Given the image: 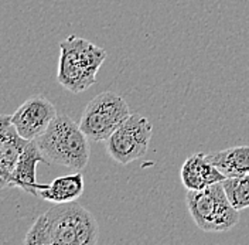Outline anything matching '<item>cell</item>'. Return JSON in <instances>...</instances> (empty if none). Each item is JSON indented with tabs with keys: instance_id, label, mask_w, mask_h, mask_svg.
Masks as SVG:
<instances>
[{
	"instance_id": "cell-1",
	"label": "cell",
	"mask_w": 249,
	"mask_h": 245,
	"mask_svg": "<svg viewBox=\"0 0 249 245\" xmlns=\"http://www.w3.org/2000/svg\"><path fill=\"white\" fill-rule=\"evenodd\" d=\"M99 227L93 215L77 201L58 203L31 226L26 245H95Z\"/></svg>"
},
{
	"instance_id": "cell-2",
	"label": "cell",
	"mask_w": 249,
	"mask_h": 245,
	"mask_svg": "<svg viewBox=\"0 0 249 245\" xmlns=\"http://www.w3.org/2000/svg\"><path fill=\"white\" fill-rule=\"evenodd\" d=\"M48 163H57L72 171H81L89 160V139L65 115H57L47 131L34 139Z\"/></svg>"
},
{
	"instance_id": "cell-3",
	"label": "cell",
	"mask_w": 249,
	"mask_h": 245,
	"mask_svg": "<svg viewBox=\"0 0 249 245\" xmlns=\"http://www.w3.org/2000/svg\"><path fill=\"white\" fill-rule=\"evenodd\" d=\"M57 79L68 91L79 94L96 82V73L107 58V51L77 36H70L60 44Z\"/></svg>"
},
{
	"instance_id": "cell-4",
	"label": "cell",
	"mask_w": 249,
	"mask_h": 245,
	"mask_svg": "<svg viewBox=\"0 0 249 245\" xmlns=\"http://www.w3.org/2000/svg\"><path fill=\"white\" fill-rule=\"evenodd\" d=\"M186 203L196 226L205 232L230 231L239 221V210L230 201L222 182L188 190Z\"/></svg>"
},
{
	"instance_id": "cell-5",
	"label": "cell",
	"mask_w": 249,
	"mask_h": 245,
	"mask_svg": "<svg viewBox=\"0 0 249 245\" xmlns=\"http://www.w3.org/2000/svg\"><path fill=\"white\" fill-rule=\"evenodd\" d=\"M130 116L129 105L112 91L98 94L85 107L79 128L91 142H104Z\"/></svg>"
},
{
	"instance_id": "cell-6",
	"label": "cell",
	"mask_w": 249,
	"mask_h": 245,
	"mask_svg": "<svg viewBox=\"0 0 249 245\" xmlns=\"http://www.w3.org/2000/svg\"><path fill=\"white\" fill-rule=\"evenodd\" d=\"M153 128L147 118L140 113H130L107 142L109 156L119 165H129L138 159H142L152 139Z\"/></svg>"
},
{
	"instance_id": "cell-7",
	"label": "cell",
	"mask_w": 249,
	"mask_h": 245,
	"mask_svg": "<svg viewBox=\"0 0 249 245\" xmlns=\"http://www.w3.org/2000/svg\"><path fill=\"white\" fill-rule=\"evenodd\" d=\"M57 116L55 107L43 95H33L10 115V121L17 132L27 140L43 135Z\"/></svg>"
},
{
	"instance_id": "cell-8",
	"label": "cell",
	"mask_w": 249,
	"mask_h": 245,
	"mask_svg": "<svg viewBox=\"0 0 249 245\" xmlns=\"http://www.w3.org/2000/svg\"><path fill=\"white\" fill-rule=\"evenodd\" d=\"M30 140L24 139L10 121V115L0 116V187L6 188L9 177L16 165L29 145Z\"/></svg>"
},
{
	"instance_id": "cell-9",
	"label": "cell",
	"mask_w": 249,
	"mask_h": 245,
	"mask_svg": "<svg viewBox=\"0 0 249 245\" xmlns=\"http://www.w3.org/2000/svg\"><path fill=\"white\" fill-rule=\"evenodd\" d=\"M40 162L48 163L46 156L38 148L37 142L30 140L20 156L15 170L12 171V174L9 177L7 187L9 186L18 187L36 197L40 196V190H43L46 187L44 184L37 183V180H36V169H37V163H40Z\"/></svg>"
},
{
	"instance_id": "cell-10",
	"label": "cell",
	"mask_w": 249,
	"mask_h": 245,
	"mask_svg": "<svg viewBox=\"0 0 249 245\" xmlns=\"http://www.w3.org/2000/svg\"><path fill=\"white\" fill-rule=\"evenodd\" d=\"M180 177L187 190H200L227 179L204 153L188 156L181 166Z\"/></svg>"
},
{
	"instance_id": "cell-11",
	"label": "cell",
	"mask_w": 249,
	"mask_h": 245,
	"mask_svg": "<svg viewBox=\"0 0 249 245\" xmlns=\"http://www.w3.org/2000/svg\"><path fill=\"white\" fill-rule=\"evenodd\" d=\"M207 159L228 179L249 174V146H233L207 154Z\"/></svg>"
},
{
	"instance_id": "cell-12",
	"label": "cell",
	"mask_w": 249,
	"mask_h": 245,
	"mask_svg": "<svg viewBox=\"0 0 249 245\" xmlns=\"http://www.w3.org/2000/svg\"><path fill=\"white\" fill-rule=\"evenodd\" d=\"M84 193V177L77 171L75 174L61 176L54 179L51 184L40 190V196L46 201L58 203H70L79 199Z\"/></svg>"
},
{
	"instance_id": "cell-13",
	"label": "cell",
	"mask_w": 249,
	"mask_h": 245,
	"mask_svg": "<svg viewBox=\"0 0 249 245\" xmlns=\"http://www.w3.org/2000/svg\"><path fill=\"white\" fill-rule=\"evenodd\" d=\"M222 184L228 199L236 210L241 211L249 207V174L241 177H228Z\"/></svg>"
}]
</instances>
